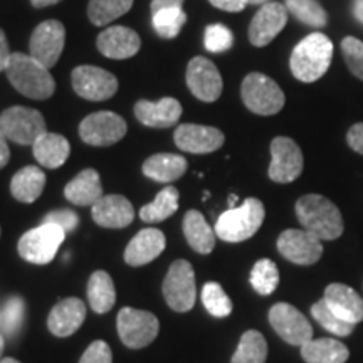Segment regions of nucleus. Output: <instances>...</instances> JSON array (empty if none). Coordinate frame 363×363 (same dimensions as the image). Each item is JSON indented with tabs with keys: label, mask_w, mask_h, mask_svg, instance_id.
I'll return each mask as SVG.
<instances>
[{
	"label": "nucleus",
	"mask_w": 363,
	"mask_h": 363,
	"mask_svg": "<svg viewBox=\"0 0 363 363\" xmlns=\"http://www.w3.org/2000/svg\"><path fill=\"white\" fill-rule=\"evenodd\" d=\"M294 211L299 224L320 240H335L343 234L342 212L323 195H303L296 202Z\"/></svg>",
	"instance_id": "obj_1"
},
{
	"label": "nucleus",
	"mask_w": 363,
	"mask_h": 363,
	"mask_svg": "<svg viewBox=\"0 0 363 363\" xmlns=\"http://www.w3.org/2000/svg\"><path fill=\"white\" fill-rule=\"evenodd\" d=\"M6 72L13 88L30 99L43 101L51 98L56 91L49 67L40 65L30 54L12 52Z\"/></svg>",
	"instance_id": "obj_2"
},
{
	"label": "nucleus",
	"mask_w": 363,
	"mask_h": 363,
	"mask_svg": "<svg viewBox=\"0 0 363 363\" xmlns=\"http://www.w3.org/2000/svg\"><path fill=\"white\" fill-rule=\"evenodd\" d=\"M331 57H333V44L328 35L313 33L293 49L289 67L298 81L315 83L328 71Z\"/></svg>",
	"instance_id": "obj_3"
},
{
	"label": "nucleus",
	"mask_w": 363,
	"mask_h": 363,
	"mask_svg": "<svg viewBox=\"0 0 363 363\" xmlns=\"http://www.w3.org/2000/svg\"><path fill=\"white\" fill-rule=\"evenodd\" d=\"M266 208L259 199L249 197L235 208H227L216 222V235L225 242H242L261 229Z\"/></svg>",
	"instance_id": "obj_4"
},
{
	"label": "nucleus",
	"mask_w": 363,
	"mask_h": 363,
	"mask_svg": "<svg viewBox=\"0 0 363 363\" xmlns=\"http://www.w3.org/2000/svg\"><path fill=\"white\" fill-rule=\"evenodd\" d=\"M240 98L249 111L256 115L271 116L283 110L284 93L274 79L261 72L247 74L240 86Z\"/></svg>",
	"instance_id": "obj_5"
},
{
	"label": "nucleus",
	"mask_w": 363,
	"mask_h": 363,
	"mask_svg": "<svg viewBox=\"0 0 363 363\" xmlns=\"http://www.w3.org/2000/svg\"><path fill=\"white\" fill-rule=\"evenodd\" d=\"M66 233L54 224H40L35 229L27 230L19 239L17 249L22 259L33 264H49L56 257L57 249L65 242Z\"/></svg>",
	"instance_id": "obj_6"
},
{
	"label": "nucleus",
	"mask_w": 363,
	"mask_h": 363,
	"mask_svg": "<svg viewBox=\"0 0 363 363\" xmlns=\"http://www.w3.org/2000/svg\"><path fill=\"white\" fill-rule=\"evenodd\" d=\"M163 296L167 305L177 313H187L194 308L197 289H195V272L189 261L179 259L169 267L163 279Z\"/></svg>",
	"instance_id": "obj_7"
},
{
	"label": "nucleus",
	"mask_w": 363,
	"mask_h": 363,
	"mask_svg": "<svg viewBox=\"0 0 363 363\" xmlns=\"http://www.w3.org/2000/svg\"><path fill=\"white\" fill-rule=\"evenodd\" d=\"M116 328L125 347L140 350L157 338L160 323L153 313L126 306L118 313Z\"/></svg>",
	"instance_id": "obj_8"
},
{
	"label": "nucleus",
	"mask_w": 363,
	"mask_h": 363,
	"mask_svg": "<svg viewBox=\"0 0 363 363\" xmlns=\"http://www.w3.org/2000/svg\"><path fill=\"white\" fill-rule=\"evenodd\" d=\"M0 130L13 143L34 145L45 133V121L40 111L26 106H12L0 115Z\"/></svg>",
	"instance_id": "obj_9"
},
{
	"label": "nucleus",
	"mask_w": 363,
	"mask_h": 363,
	"mask_svg": "<svg viewBox=\"0 0 363 363\" xmlns=\"http://www.w3.org/2000/svg\"><path fill=\"white\" fill-rule=\"evenodd\" d=\"M126 135V121L113 111H96L79 125V136L91 147H110Z\"/></svg>",
	"instance_id": "obj_10"
},
{
	"label": "nucleus",
	"mask_w": 363,
	"mask_h": 363,
	"mask_svg": "<svg viewBox=\"0 0 363 363\" xmlns=\"http://www.w3.org/2000/svg\"><path fill=\"white\" fill-rule=\"evenodd\" d=\"M72 89L88 101H106L115 96L118 79L110 71L96 66H78L71 74Z\"/></svg>",
	"instance_id": "obj_11"
},
{
	"label": "nucleus",
	"mask_w": 363,
	"mask_h": 363,
	"mask_svg": "<svg viewBox=\"0 0 363 363\" xmlns=\"http://www.w3.org/2000/svg\"><path fill=\"white\" fill-rule=\"evenodd\" d=\"M303 160L301 148L288 136H276L271 142V165L269 179L278 184H289L301 175Z\"/></svg>",
	"instance_id": "obj_12"
},
{
	"label": "nucleus",
	"mask_w": 363,
	"mask_h": 363,
	"mask_svg": "<svg viewBox=\"0 0 363 363\" xmlns=\"http://www.w3.org/2000/svg\"><path fill=\"white\" fill-rule=\"evenodd\" d=\"M269 323L276 333L293 347H303L313 340V328L306 316L288 303H278L271 308Z\"/></svg>",
	"instance_id": "obj_13"
},
{
	"label": "nucleus",
	"mask_w": 363,
	"mask_h": 363,
	"mask_svg": "<svg viewBox=\"0 0 363 363\" xmlns=\"http://www.w3.org/2000/svg\"><path fill=\"white\" fill-rule=\"evenodd\" d=\"M66 43V29L59 21H44L35 27L30 35V56L40 65L51 69L61 57Z\"/></svg>",
	"instance_id": "obj_14"
},
{
	"label": "nucleus",
	"mask_w": 363,
	"mask_h": 363,
	"mask_svg": "<svg viewBox=\"0 0 363 363\" xmlns=\"http://www.w3.org/2000/svg\"><path fill=\"white\" fill-rule=\"evenodd\" d=\"M185 79H187L190 93L201 101L214 103L220 98L222 88H224L222 76L214 62L208 61L207 57H194L187 66Z\"/></svg>",
	"instance_id": "obj_15"
},
{
	"label": "nucleus",
	"mask_w": 363,
	"mask_h": 363,
	"mask_svg": "<svg viewBox=\"0 0 363 363\" xmlns=\"http://www.w3.org/2000/svg\"><path fill=\"white\" fill-rule=\"evenodd\" d=\"M278 251L288 261L299 266H311L323 254L321 240L305 229H288L279 235Z\"/></svg>",
	"instance_id": "obj_16"
},
{
	"label": "nucleus",
	"mask_w": 363,
	"mask_h": 363,
	"mask_svg": "<svg viewBox=\"0 0 363 363\" xmlns=\"http://www.w3.org/2000/svg\"><path fill=\"white\" fill-rule=\"evenodd\" d=\"M288 9L279 2H267L257 11L249 26V40L256 48H264L284 29Z\"/></svg>",
	"instance_id": "obj_17"
},
{
	"label": "nucleus",
	"mask_w": 363,
	"mask_h": 363,
	"mask_svg": "<svg viewBox=\"0 0 363 363\" xmlns=\"http://www.w3.org/2000/svg\"><path fill=\"white\" fill-rule=\"evenodd\" d=\"M174 140L177 147L184 150V152L203 155V153L217 152L224 145L225 136L214 126L185 123L175 130Z\"/></svg>",
	"instance_id": "obj_18"
},
{
	"label": "nucleus",
	"mask_w": 363,
	"mask_h": 363,
	"mask_svg": "<svg viewBox=\"0 0 363 363\" xmlns=\"http://www.w3.org/2000/svg\"><path fill=\"white\" fill-rule=\"evenodd\" d=\"M91 216L98 225L106 229H123L135 219L133 206L123 195H103L99 201L91 206Z\"/></svg>",
	"instance_id": "obj_19"
},
{
	"label": "nucleus",
	"mask_w": 363,
	"mask_h": 363,
	"mask_svg": "<svg viewBox=\"0 0 363 363\" xmlns=\"http://www.w3.org/2000/svg\"><path fill=\"white\" fill-rule=\"evenodd\" d=\"M86 318V305L79 298H66L52 308L48 316V328L54 337L67 338L81 328Z\"/></svg>",
	"instance_id": "obj_20"
},
{
	"label": "nucleus",
	"mask_w": 363,
	"mask_h": 363,
	"mask_svg": "<svg viewBox=\"0 0 363 363\" xmlns=\"http://www.w3.org/2000/svg\"><path fill=\"white\" fill-rule=\"evenodd\" d=\"M96 45L103 56L110 59H128L140 51L142 40L133 29L123 26H113L98 35Z\"/></svg>",
	"instance_id": "obj_21"
},
{
	"label": "nucleus",
	"mask_w": 363,
	"mask_h": 363,
	"mask_svg": "<svg viewBox=\"0 0 363 363\" xmlns=\"http://www.w3.org/2000/svg\"><path fill=\"white\" fill-rule=\"evenodd\" d=\"M135 116L150 128H170L182 116V104L175 98H162L158 101L140 99L135 104Z\"/></svg>",
	"instance_id": "obj_22"
},
{
	"label": "nucleus",
	"mask_w": 363,
	"mask_h": 363,
	"mask_svg": "<svg viewBox=\"0 0 363 363\" xmlns=\"http://www.w3.org/2000/svg\"><path fill=\"white\" fill-rule=\"evenodd\" d=\"M325 303L331 311L348 323H360L363 320V298L347 284L333 283L326 286Z\"/></svg>",
	"instance_id": "obj_23"
},
{
	"label": "nucleus",
	"mask_w": 363,
	"mask_h": 363,
	"mask_svg": "<svg viewBox=\"0 0 363 363\" xmlns=\"http://www.w3.org/2000/svg\"><path fill=\"white\" fill-rule=\"evenodd\" d=\"M167 246L165 234L158 229H143L130 240L125 249V262L140 267L155 261Z\"/></svg>",
	"instance_id": "obj_24"
},
{
	"label": "nucleus",
	"mask_w": 363,
	"mask_h": 363,
	"mask_svg": "<svg viewBox=\"0 0 363 363\" xmlns=\"http://www.w3.org/2000/svg\"><path fill=\"white\" fill-rule=\"evenodd\" d=\"M65 197L76 206H94L103 197V185L98 172L94 169L79 172L65 187Z\"/></svg>",
	"instance_id": "obj_25"
},
{
	"label": "nucleus",
	"mask_w": 363,
	"mask_h": 363,
	"mask_svg": "<svg viewBox=\"0 0 363 363\" xmlns=\"http://www.w3.org/2000/svg\"><path fill=\"white\" fill-rule=\"evenodd\" d=\"M33 153L39 165L54 170L65 165L71 153V147L69 142L62 135L45 131L34 142Z\"/></svg>",
	"instance_id": "obj_26"
},
{
	"label": "nucleus",
	"mask_w": 363,
	"mask_h": 363,
	"mask_svg": "<svg viewBox=\"0 0 363 363\" xmlns=\"http://www.w3.org/2000/svg\"><path fill=\"white\" fill-rule=\"evenodd\" d=\"M142 172L145 177L160 184H172L187 172V160L175 153H157L145 160Z\"/></svg>",
	"instance_id": "obj_27"
},
{
	"label": "nucleus",
	"mask_w": 363,
	"mask_h": 363,
	"mask_svg": "<svg viewBox=\"0 0 363 363\" xmlns=\"http://www.w3.org/2000/svg\"><path fill=\"white\" fill-rule=\"evenodd\" d=\"M189 246L199 254H211L216 247V230L199 211H189L182 222Z\"/></svg>",
	"instance_id": "obj_28"
},
{
	"label": "nucleus",
	"mask_w": 363,
	"mask_h": 363,
	"mask_svg": "<svg viewBox=\"0 0 363 363\" xmlns=\"http://www.w3.org/2000/svg\"><path fill=\"white\" fill-rule=\"evenodd\" d=\"M45 187V174L39 167L29 165L12 177L11 194L16 201L33 203L38 201Z\"/></svg>",
	"instance_id": "obj_29"
},
{
	"label": "nucleus",
	"mask_w": 363,
	"mask_h": 363,
	"mask_svg": "<svg viewBox=\"0 0 363 363\" xmlns=\"http://www.w3.org/2000/svg\"><path fill=\"white\" fill-rule=\"evenodd\" d=\"M301 357L306 363H345L350 352L338 340L318 338L303 345Z\"/></svg>",
	"instance_id": "obj_30"
},
{
	"label": "nucleus",
	"mask_w": 363,
	"mask_h": 363,
	"mask_svg": "<svg viewBox=\"0 0 363 363\" xmlns=\"http://www.w3.org/2000/svg\"><path fill=\"white\" fill-rule=\"evenodd\" d=\"M88 299L91 310L98 315L108 313L116 303V289L111 276L106 271H96L91 274L88 283Z\"/></svg>",
	"instance_id": "obj_31"
},
{
	"label": "nucleus",
	"mask_w": 363,
	"mask_h": 363,
	"mask_svg": "<svg viewBox=\"0 0 363 363\" xmlns=\"http://www.w3.org/2000/svg\"><path fill=\"white\" fill-rule=\"evenodd\" d=\"M179 190L172 187V185L162 189L157 197L153 199V202H150L147 206L142 207V211H140V219L147 222V224H157V222L169 219V217H172L177 211H179Z\"/></svg>",
	"instance_id": "obj_32"
},
{
	"label": "nucleus",
	"mask_w": 363,
	"mask_h": 363,
	"mask_svg": "<svg viewBox=\"0 0 363 363\" xmlns=\"http://www.w3.org/2000/svg\"><path fill=\"white\" fill-rule=\"evenodd\" d=\"M267 343L259 331L249 330L240 337L230 363H266Z\"/></svg>",
	"instance_id": "obj_33"
},
{
	"label": "nucleus",
	"mask_w": 363,
	"mask_h": 363,
	"mask_svg": "<svg viewBox=\"0 0 363 363\" xmlns=\"http://www.w3.org/2000/svg\"><path fill=\"white\" fill-rule=\"evenodd\" d=\"M133 6V0H89L88 17L94 26H108L125 16Z\"/></svg>",
	"instance_id": "obj_34"
},
{
	"label": "nucleus",
	"mask_w": 363,
	"mask_h": 363,
	"mask_svg": "<svg viewBox=\"0 0 363 363\" xmlns=\"http://www.w3.org/2000/svg\"><path fill=\"white\" fill-rule=\"evenodd\" d=\"M153 29L163 39H174L180 34L182 27L187 22L184 7H169L153 12Z\"/></svg>",
	"instance_id": "obj_35"
},
{
	"label": "nucleus",
	"mask_w": 363,
	"mask_h": 363,
	"mask_svg": "<svg viewBox=\"0 0 363 363\" xmlns=\"http://www.w3.org/2000/svg\"><path fill=\"white\" fill-rule=\"evenodd\" d=\"M279 284L278 266L271 259H259L251 271V286L261 296H269Z\"/></svg>",
	"instance_id": "obj_36"
},
{
	"label": "nucleus",
	"mask_w": 363,
	"mask_h": 363,
	"mask_svg": "<svg viewBox=\"0 0 363 363\" xmlns=\"http://www.w3.org/2000/svg\"><path fill=\"white\" fill-rule=\"evenodd\" d=\"M286 9L299 22L310 27H323L328 22L325 9L316 0H286Z\"/></svg>",
	"instance_id": "obj_37"
},
{
	"label": "nucleus",
	"mask_w": 363,
	"mask_h": 363,
	"mask_svg": "<svg viewBox=\"0 0 363 363\" xmlns=\"http://www.w3.org/2000/svg\"><path fill=\"white\" fill-rule=\"evenodd\" d=\"M202 303L206 310L216 318H225L233 313V301L219 283H207L202 288Z\"/></svg>",
	"instance_id": "obj_38"
},
{
	"label": "nucleus",
	"mask_w": 363,
	"mask_h": 363,
	"mask_svg": "<svg viewBox=\"0 0 363 363\" xmlns=\"http://www.w3.org/2000/svg\"><path fill=\"white\" fill-rule=\"evenodd\" d=\"M311 316L315 318L316 323H320L326 331L337 335V337H348L353 331V328H355L353 323L343 321L342 318L335 315V313L328 308V305H326L323 298L311 306Z\"/></svg>",
	"instance_id": "obj_39"
},
{
	"label": "nucleus",
	"mask_w": 363,
	"mask_h": 363,
	"mask_svg": "<svg viewBox=\"0 0 363 363\" xmlns=\"http://www.w3.org/2000/svg\"><path fill=\"white\" fill-rule=\"evenodd\" d=\"M26 316V303L24 299L19 296H12L6 301L2 311V320H0V326L7 337H16L22 328Z\"/></svg>",
	"instance_id": "obj_40"
},
{
	"label": "nucleus",
	"mask_w": 363,
	"mask_h": 363,
	"mask_svg": "<svg viewBox=\"0 0 363 363\" xmlns=\"http://www.w3.org/2000/svg\"><path fill=\"white\" fill-rule=\"evenodd\" d=\"M203 44H206L207 51L214 54L225 52L233 48L234 35L230 33L229 27L222 24H212L207 26L206 35H203Z\"/></svg>",
	"instance_id": "obj_41"
},
{
	"label": "nucleus",
	"mask_w": 363,
	"mask_h": 363,
	"mask_svg": "<svg viewBox=\"0 0 363 363\" xmlns=\"http://www.w3.org/2000/svg\"><path fill=\"white\" fill-rule=\"evenodd\" d=\"M342 54L345 62H347L348 69L357 76L358 79L363 81V43L360 39L345 38L342 40Z\"/></svg>",
	"instance_id": "obj_42"
},
{
	"label": "nucleus",
	"mask_w": 363,
	"mask_h": 363,
	"mask_svg": "<svg viewBox=\"0 0 363 363\" xmlns=\"http://www.w3.org/2000/svg\"><path fill=\"white\" fill-rule=\"evenodd\" d=\"M44 224H54L61 227L65 233H71L74 230L79 224V217L74 211H69V208H59V211H52L44 217Z\"/></svg>",
	"instance_id": "obj_43"
},
{
	"label": "nucleus",
	"mask_w": 363,
	"mask_h": 363,
	"mask_svg": "<svg viewBox=\"0 0 363 363\" xmlns=\"http://www.w3.org/2000/svg\"><path fill=\"white\" fill-rule=\"evenodd\" d=\"M79 363H113L110 345L103 340H96L86 348Z\"/></svg>",
	"instance_id": "obj_44"
},
{
	"label": "nucleus",
	"mask_w": 363,
	"mask_h": 363,
	"mask_svg": "<svg viewBox=\"0 0 363 363\" xmlns=\"http://www.w3.org/2000/svg\"><path fill=\"white\" fill-rule=\"evenodd\" d=\"M347 142L350 145L352 150L363 155V123L353 125L347 133Z\"/></svg>",
	"instance_id": "obj_45"
},
{
	"label": "nucleus",
	"mask_w": 363,
	"mask_h": 363,
	"mask_svg": "<svg viewBox=\"0 0 363 363\" xmlns=\"http://www.w3.org/2000/svg\"><path fill=\"white\" fill-rule=\"evenodd\" d=\"M208 2L225 12H240L247 6V0H208Z\"/></svg>",
	"instance_id": "obj_46"
},
{
	"label": "nucleus",
	"mask_w": 363,
	"mask_h": 363,
	"mask_svg": "<svg viewBox=\"0 0 363 363\" xmlns=\"http://www.w3.org/2000/svg\"><path fill=\"white\" fill-rule=\"evenodd\" d=\"M11 56H12V52H11V49H9L6 33L0 29V72L7 69L9 59H11Z\"/></svg>",
	"instance_id": "obj_47"
},
{
	"label": "nucleus",
	"mask_w": 363,
	"mask_h": 363,
	"mask_svg": "<svg viewBox=\"0 0 363 363\" xmlns=\"http://www.w3.org/2000/svg\"><path fill=\"white\" fill-rule=\"evenodd\" d=\"M9 158H11V148H9L7 136L0 130V169H4L7 165Z\"/></svg>",
	"instance_id": "obj_48"
},
{
	"label": "nucleus",
	"mask_w": 363,
	"mask_h": 363,
	"mask_svg": "<svg viewBox=\"0 0 363 363\" xmlns=\"http://www.w3.org/2000/svg\"><path fill=\"white\" fill-rule=\"evenodd\" d=\"M152 12L169 7H184V0H152Z\"/></svg>",
	"instance_id": "obj_49"
},
{
	"label": "nucleus",
	"mask_w": 363,
	"mask_h": 363,
	"mask_svg": "<svg viewBox=\"0 0 363 363\" xmlns=\"http://www.w3.org/2000/svg\"><path fill=\"white\" fill-rule=\"evenodd\" d=\"M353 13H355L357 19L363 24V0H355L353 2Z\"/></svg>",
	"instance_id": "obj_50"
},
{
	"label": "nucleus",
	"mask_w": 363,
	"mask_h": 363,
	"mask_svg": "<svg viewBox=\"0 0 363 363\" xmlns=\"http://www.w3.org/2000/svg\"><path fill=\"white\" fill-rule=\"evenodd\" d=\"M61 0H30V4L35 9H43V7H49V6H54V4H59Z\"/></svg>",
	"instance_id": "obj_51"
},
{
	"label": "nucleus",
	"mask_w": 363,
	"mask_h": 363,
	"mask_svg": "<svg viewBox=\"0 0 363 363\" xmlns=\"http://www.w3.org/2000/svg\"><path fill=\"white\" fill-rule=\"evenodd\" d=\"M238 201H239L238 195L230 194V195H229V208H235V207H238Z\"/></svg>",
	"instance_id": "obj_52"
},
{
	"label": "nucleus",
	"mask_w": 363,
	"mask_h": 363,
	"mask_svg": "<svg viewBox=\"0 0 363 363\" xmlns=\"http://www.w3.org/2000/svg\"><path fill=\"white\" fill-rule=\"evenodd\" d=\"M267 2H271V0H247V4H251V6H264Z\"/></svg>",
	"instance_id": "obj_53"
},
{
	"label": "nucleus",
	"mask_w": 363,
	"mask_h": 363,
	"mask_svg": "<svg viewBox=\"0 0 363 363\" xmlns=\"http://www.w3.org/2000/svg\"><path fill=\"white\" fill-rule=\"evenodd\" d=\"M4 348H6V342H4V337H2V335H0V358H2Z\"/></svg>",
	"instance_id": "obj_54"
},
{
	"label": "nucleus",
	"mask_w": 363,
	"mask_h": 363,
	"mask_svg": "<svg viewBox=\"0 0 363 363\" xmlns=\"http://www.w3.org/2000/svg\"><path fill=\"white\" fill-rule=\"evenodd\" d=\"M0 363H21V362H17L16 358H4V360H0Z\"/></svg>",
	"instance_id": "obj_55"
}]
</instances>
